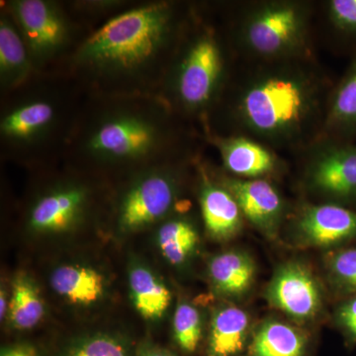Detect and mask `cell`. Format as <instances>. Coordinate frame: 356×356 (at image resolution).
Here are the masks:
<instances>
[{
	"mask_svg": "<svg viewBox=\"0 0 356 356\" xmlns=\"http://www.w3.org/2000/svg\"><path fill=\"white\" fill-rule=\"evenodd\" d=\"M193 126L156 95H88L63 163L99 179L197 158Z\"/></svg>",
	"mask_w": 356,
	"mask_h": 356,
	"instance_id": "1",
	"label": "cell"
},
{
	"mask_svg": "<svg viewBox=\"0 0 356 356\" xmlns=\"http://www.w3.org/2000/svg\"><path fill=\"white\" fill-rule=\"evenodd\" d=\"M195 4L138 0L84 40L62 74L86 95H156Z\"/></svg>",
	"mask_w": 356,
	"mask_h": 356,
	"instance_id": "2",
	"label": "cell"
},
{
	"mask_svg": "<svg viewBox=\"0 0 356 356\" xmlns=\"http://www.w3.org/2000/svg\"><path fill=\"white\" fill-rule=\"evenodd\" d=\"M65 74H39L0 97V156L39 170L63 163L84 100Z\"/></svg>",
	"mask_w": 356,
	"mask_h": 356,
	"instance_id": "3",
	"label": "cell"
},
{
	"mask_svg": "<svg viewBox=\"0 0 356 356\" xmlns=\"http://www.w3.org/2000/svg\"><path fill=\"white\" fill-rule=\"evenodd\" d=\"M231 91V95L222 96L205 127L229 115L248 132L277 144L303 136L322 105L320 79L286 60L259 70Z\"/></svg>",
	"mask_w": 356,
	"mask_h": 356,
	"instance_id": "4",
	"label": "cell"
},
{
	"mask_svg": "<svg viewBox=\"0 0 356 356\" xmlns=\"http://www.w3.org/2000/svg\"><path fill=\"white\" fill-rule=\"evenodd\" d=\"M229 76L222 33L194 6L156 96L189 125L200 124L203 132Z\"/></svg>",
	"mask_w": 356,
	"mask_h": 356,
	"instance_id": "5",
	"label": "cell"
},
{
	"mask_svg": "<svg viewBox=\"0 0 356 356\" xmlns=\"http://www.w3.org/2000/svg\"><path fill=\"white\" fill-rule=\"evenodd\" d=\"M151 166L116 181L111 217L120 235L151 228L179 209L185 181L196 159Z\"/></svg>",
	"mask_w": 356,
	"mask_h": 356,
	"instance_id": "6",
	"label": "cell"
},
{
	"mask_svg": "<svg viewBox=\"0 0 356 356\" xmlns=\"http://www.w3.org/2000/svg\"><path fill=\"white\" fill-rule=\"evenodd\" d=\"M22 35L40 74H62L91 31L67 0H1Z\"/></svg>",
	"mask_w": 356,
	"mask_h": 356,
	"instance_id": "7",
	"label": "cell"
},
{
	"mask_svg": "<svg viewBox=\"0 0 356 356\" xmlns=\"http://www.w3.org/2000/svg\"><path fill=\"white\" fill-rule=\"evenodd\" d=\"M104 180L63 163L25 208V227L34 235H62L79 229L95 209L97 187Z\"/></svg>",
	"mask_w": 356,
	"mask_h": 356,
	"instance_id": "8",
	"label": "cell"
},
{
	"mask_svg": "<svg viewBox=\"0 0 356 356\" xmlns=\"http://www.w3.org/2000/svg\"><path fill=\"white\" fill-rule=\"evenodd\" d=\"M309 10L292 1L264 2L254 6L238 29L248 51L264 60L298 58L306 47Z\"/></svg>",
	"mask_w": 356,
	"mask_h": 356,
	"instance_id": "9",
	"label": "cell"
},
{
	"mask_svg": "<svg viewBox=\"0 0 356 356\" xmlns=\"http://www.w3.org/2000/svg\"><path fill=\"white\" fill-rule=\"evenodd\" d=\"M264 297L269 305L296 323L314 322L325 309L320 281L299 261H288L276 268Z\"/></svg>",
	"mask_w": 356,
	"mask_h": 356,
	"instance_id": "10",
	"label": "cell"
},
{
	"mask_svg": "<svg viewBox=\"0 0 356 356\" xmlns=\"http://www.w3.org/2000/svg\"><path fill=\"white\" fill-rule=\"evenodd\" d=\"M307 186L339 205L356 206V143L332 140L307 166Z\"/></svg>",
	"mask_w": 356,
	"mask_h": 356,
	"instance_id": "11",
	"label": "cell"
},
{
	"mask_svg": "<svg viewBox=\"0 0 356 356\" xmlns=\"http://www.w3.org/2000/svg\"><path fill=\"white\" fill-rule=\"evenodd\" d=\"M291 234L299 248L348 247L356 242V210L336 203L305 206L295 218Z\"/></svg>",
	"mask_w": 356,
	"mask_h": 356,
	"instance_id": "12",
	"label": "cell"
},
{
	"mask_svg": "<svg viewBox=\"0 0 356 356\" xmlns=\"http://www.w3.org/2000/svg\"><path fill=\"white\" fill-rule=\"evenodd\" d=\"M197 195L206 234L215 242L225 243L240 235L243 228L242 210L233 194L222 184L219 175L196 159Z\"/></svg>",
	"mask_w": 356,
	"mask_h": 356,
	"instance_id": "13",
	"label": "cell"
},
{
	"mask_svg": "<svg viewBox=\"0 0 356 356\" xmlns=\"http://www.w3.org/2000/svg\"><path fill=\"white\" fill-rule=\"evenodd\" d=\"M219 177L233 194L245 219L269 240H277L286 213V204L277 188L262 178Z\"/></svg>",
	"mask_w": 356,
	"mask_h": 356,
	"instance_id": "14",
	"label": "cell"
},
{
	"mask_svg": "<svg viewBox=\"0 0 356 356\" xmlns=\"http://www.w3.org/2000/svg\"><path fill=\"white\" fill-rule=\"evenodd\" d=\"M204 139L217 147L225 170L238 178L255 179L276 172L280 161L273 152L242 136L205 134Z\"/></svg>",
	"mask_w": 356,
	"mask_h": 356,
	"instance_id": "15",
	"label": "cell"
},
{
	"mask_svg": "<svg viewBox=\"0 0 356 356\" xmlns=\"http://www.w3.org/2000/svg\"><path fill=\"white\" fill-rule=\"evenodd\" d=\"M39 74L15 21L6 7L0 6V97L22 88Z\"/></svg>",
	"mask_w": 356,
	"mask_h": 356,
	"instance_id": "16",
	"label": "cell"
},
{
	"mask_svg": "<svg viewBox=\"0 0 356 356\" xmlns=\"http://www.w3.org/2000/svg\"><path fill=\"white\" fill-rule=\"evenodd\" d=\"M207 275L213 291L235 303L247 298L254 289L257 264L248 252L233 248L211 257Z\"/></svg>",
	"mask_w": 356,
	"mask_h": 356,
	"instance_id": "17",
	"label": "cell"
},
{
	"mask_svg": "<svg viewBox=\"0 0 356 356\" xmlns=\"http://www.w3.org/2000/svg\"><path fill=\"white\" fill-rule=\"evenodd\" d=\"M252 316L235 303L215 309L208 331L206 356H241L245 355L252 339Z\"/></svg>",
	"mask_w": 356,
	"mask_h": 356,
	"instance_id": "18",
	"label": "cell"
},
{
	"mask_svg": "<svg viewBox=\"0 0 356 356\" xmlns=\"http://www.w3.org/2000/svg\"><path fill=\"white\" fill-rule=\"evenodd\" d=\"M310 337L303 329L276 318H267L252 331L245 356H308Z\"/></svg>",
	"mask_w": 356,
	"mask_h": 356,
	"instance_id": "19",
	"label": "cell"
},
{
	"mask_svg": "<svg viewBox=\"0 0 356 356\" xmlns=\"http://www.w3.org/2000/svg\"><path fill=\"white\" fill-rule=\"evenodd\" d=\"M50 282L58 296L74 305H95L106 294L104 275L92 267L81 264L58 266L51 273Z\"/></svg>",
	"mask_w": 356,
	"mask_h": 356,
	"instance_id": "20",
	"label": "cell"
},
{
	"mask_svg": "<svg viewBox=\"0 0 356 356\" xmlns=\"http://www.w3.org/2000/svg\"><path fill=\"white\" fill-rule=\"evenodd\" d=\"M156 242L166 261L175 266H184L197 254L200 234L192 217L178 209L159 222Z\"/></svg>",
	"mask_w": 356,
	"mask_h": 356,
	"instance_id": "21",
	"label": "cell"
},
{
	"mask_svg": "<svg viewBox=\"0 0 356 356\" xmlns=\"http://www.w3.org/2000/svg\"><path fill=\"white\" fill-rule=\"evenodd\" d=\"M325 126L332 140L356 142V57L330 96Z\"/></svg>",
	"mask_w": 356,
	"mask_h": 356,
	"instance_id": "22",
	"label": "cell"
},
{
	"mask_svg": "<svg viewBox=\"0 0 356 356\" xmlns=\"http://www.w3.org/2000/svg\"><path fill=\"white\" fill-rule=\"evenodd\" d=\"M129 286L133 305L143 318L156 322L165 317L172 304V291L149 267L133 264L129 270Z\"/></svg>",
	"mask_w": 356,
	"mask_h": 356,
	"instance_id": "23",
	"label": "cell"
},
{
	"mask_svg": "<svg viewBox=\"0 0 356 356\" xmlns=\"http://www.w3.org/2000/svg\"><path fill=\"white\" fill-rule=\"evenodd\" d=\"M46 307L36 282L27 273H18L9 300V325L17 331H29L41 322Z\"/></svg>",
	"mask_w": 356,
	"mask_h": 356,
	"instance_id": "24",
	"label": "cell"
},
{
	"mask_svg": "<svg viewBox=\"0 0 356 356\" xmlns=\"http://www.w3.org/2000/svg\"><path fill=\"white\" fill-rule=\"evenodd\" d=\"M323 261L331 291L341 300L356 296V247L329 250Z\"/></svg>",
	"mask_w": 356,
	"mask_h": 356,
	"instance_id": "25",
	"label": "cell"
},
{
	"mask_svg": "<svg viewBox=\"0 0 356 356\" xmlns=\"http://www.w3.org/2000/svg\"><path fill=\"white\" fill-rule=\"evenodd\" d=\"M173 339L185 355H194L200 348L204 334L203 315L197 307L181 301L173 315Z\"/></svg>",
	"mask_w": 356,
	"mask_h": 356,
	"instance_id": "26",
	"label": "cell"
},
{
	"mask_svg": "<svg viewBox=\"0 0 356 356\" xmlns=\"http://www.w3.org/2000/svg\"><path fill=\"white\" fill-rule=\"evenodd\" d=\"M62 356H136L132 343L118 334L97 332L79 337Z\"/></svg>",
	"mask_w": 356,
	"mask_h": 356,
	"instance_id": "27",
	"label": "cell"
},
{
	"mask_svg": "<svg viewBox=\"0 0 356 356\" xmlns=\"http://www.w3.org/2000/svg\"><path fill=\"white\" fill-rule=\"evenodd\" d=\"M72 13L91 31L137 3L138 0H67Z\"/></svg>",
	"mask_w": 356,
	"mask_h": 356,
	"instance_id": "28",
	"label": "cell"
},
{
	"mask_svg": "<svg viewBox=\"0 0 356 356\" xmlns=\"http://www.w3.org/2000/svg\"><path fill=\"white\" fill-rule=\"evenodd\" d=\"M330 23L344 44L355 51L356 57V0H332L327 2Z\"/></svg>",
	"mask_w": 356,
	"mask_h": 356,
	"instance_id": "29",
	"label": "cell"
},
{
	"mask_svg": "<svg viewBox=\"0 0 356 356\" xmlns=\"http://www.w3.org/2000/svg\"><path fill=\"white\" fill-rule=\"evenodd\" d=\"M332 322L350 346L356 344V296L339 300L332 314Z\"/></svg>",
	"mask_w": 356,
	"mask_h": 356,
	"instance_id": "30",
	"label": "cell"
},
{
	"mask_svg": "<svg viewBox=\"0 0 356 356\" xmlns=\"http://www.w3.org/2000/svg\"><path fill=\"white\" fill-rule=\"evenodd\" d=\"M0 356H41L36 346L30 343H15L2 348Z\"/></svg>",
	"mask_w": 356,
	"mask_h": 356,
	"instance_id": "31",
	"label": "cell"
},
{
	"mask_svg": "<svg viewBox=\"0 0 356 356\" xmlns=\"http://www.w3.org/2000/svg\"><path fill=\"white\" fill-rule=\"evenodd\" d=\"M136 356H177L172 351L165 350V348H159L154 344L146 343L142 344L138 350Z\"/></svg>",
	"mask_w": 356,
	"mask_h": 356,
	"instance_id": "32",
	"label": "cell"
},
{
	"mask_svg": "<svg viewBox=\"0 0 356 356\" xmlns=\"http://www.w3.org/2000/svg\"><path fill=\"white\" fill-rule=\"evenodd\" d=\"M9 310V301L8 296H7V292L6 289L1 288V294H0V317L3 321L4 318L8 315Z\"/></svg>",
	"mask_w": 356,
	"mask_h": 356,
	"instance_id": "33",
	"label": "cell"
}]
</instances>
